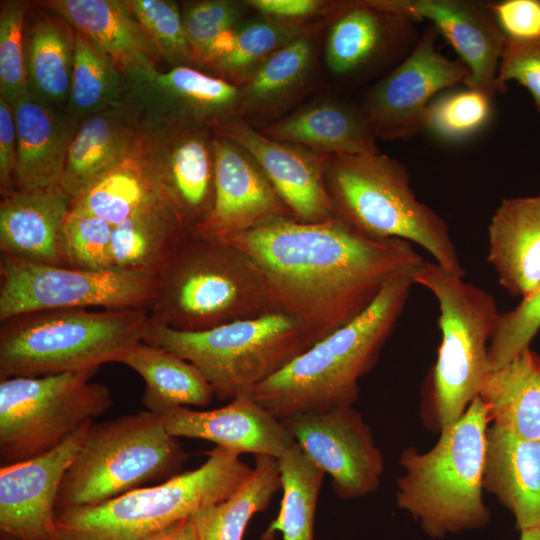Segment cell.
Segmentation results:
<instances>
[{
    "label": "cell",
    "instance_id": "obj_1",
    "mask_svg": "<svg viewBox=\"0 0 540 540\" xmlns=\"http://www.w3.org/2000/svg\"><path fill=\"white\" fill-rule=\"evenodd\" d=\"M221 240L258 266L274 312L294 319L310 347L425 262L410 242L368 236L337 215L320 222L280 217Z\"/></svg>",
    "mask_w": 540,
    "mask_h": 540
},
{
    "label": "cell",
    "instance_id": "obj_2",
    "mask_svg": "<svg viewBox=\"0 0 540 540\" xmlns=\"http://www.w3.org/2000/svg\"><path fill=\"white\" fill-rule=\"evenodd\" d=\"M412 275L386 284L358 317L256 386L253 398L279 419L353 406L359 380L374 367L404 311Z\"/></svg>",
    "mask_w": 540,
    "mask_h": 540
},
{
    "label": "cell",
    "instance_id": "obj_3",
    "mask_svg": "<svg viewBox=\"0 0 540 540\" xmlns=\"http://www.w3.org/2000/svg\"><path fill=\"white\" fill-rule=\"evenodd\" d=\"M150 319L197 332L274 312L264 276L237 247L190 233L159 272Z\"/></svg>",
    "mask_w": 540,
    "mask_h": 540
},
{
    "label": "cell",
    "instance_id": "obj_4",
    "mask_svg": "<svg viewBox=\"0 0 540 540\" xmlns=\"http://www.w3.org/2000/svg\"><path fill=\"white\" fill-rule=\"evenodd\" d=\"M489 419L479 396L427 452L404 450L396 502L433 538L484 527L490 513L482 498Z\"/></svg>",
    "mask_w": 540,
    "mask_h": 540
},
{
    "label": "cell",
    "instance_id": "obj_5",
    "mask_svg": "<svg viewBox=\"0 0 540 540\" xmlns=\"http://www.w3.org/2000/svg\"><path fill=\"white\" fill-rule=\"evenodd\" d=\"M144 308L57 309L1 321L0 379L98 370L143 341Z\"/></svg>",
    "mask_w": 540,
    "mask_h": 540
},
{
    "label": "cell",
    "instance_id": "obj_6",
    "mask_svg": "<svg viewBox=\"0 0 540 540\" xmlns=\"http://www.w3.org/2000/svg\"><path fill=\"white\" fill-rule=\"evenodd\" d=\"M325 182L335 214L357 230L415 243L441 267L464 278L447 222L418 199L403 163L381 152L335 155Z\"/></svg>",
    "mask_w": 540,
    "mask_h": 540
},
{
    "label": "cell",
    "instance_id": "obj_7",
    "mask_svg": "<svg viewBox=\"0 0 540 540\" xmlns=\"http://www.w3.org/2000/svg\"><path fill=\"white\" fill-rule=\"evenodd\" d=\"M198 468L100 504L57 509L53 540H144L230 497L252 468L216 447Z\"/></svg>",
    "mask_w": 540,
    "mask_h": 540
},
{
    "label": "cell",
    "instance_id": "obj_8",
    "mask_svg": "<svg viewBox=\"0 0 540 540\" xmlns=\"http://www.w3.org/2000/svg\"><path fill=\"white\" fill-rule=\"evenodd\" d=\"M189 454L150 411L89 425L60 485L56 510L91 506L180 474Z\"/></svg>",
    "mask_w": 540,
    "mask_h": 540
},
{
    "label": "cell",
    "instance_id": "obj_9",
    "mask_svg": "<svg viewBox=\"0 0 540 540\" xmlns=\"http://www.w3.org/2000/svg\"><path fill=\"white\" fill-rule=\"evenodd\" d=\"M143 342L195 365L220 401L252 394L310 348L298 323L279 312L197 332L175 330L150 319Z\"/></svg>",
    "mask_w": 540,
    "mask_h": 540
},
{
    "label": "cell",
    "instance_id": "obj_10",
    "mask_svg": "<svg viewBox=\"0 0 540 540\" xmlns=\"http://www.w3.org/2000/svg\"><path fill=\"white\" fill-rule=\"evenodd\" d=\"M439 305L441 344L433 370L435 410L440 428L457 421L478 395L489 372L488 346L500 312L494 297L436 262L413 273Z\"/></svg>",
    "mask_w": 540,
    "mask_h": 540
},
{
    "label": "cell",
    "instance_id": "obj_11",
    "mask_svg": "<svg viewBox=\"0 0 540 540\" xmlns=\"http://www.w3.org/2000/svg\"><path fill=\"white\" fill-rule=\"evenodd\" d=\"M97 370L0 379V465L53 450L112 405Z\"/></svg>",
    "mask_w": 540,
    "mask_h": 540
},
{
    "label": "cell",
    "instance_id": "obj_12",
    "mask_svg": "<svg viewBox=\"0 0 540 540\" xmlns=\"http://www.w3.org/2000/svg\"><path fill=\"white\" fill-rule=\"evenodd\" d=\"M156 275L128 270H86L34 263L0 254V322L57 309H149Z\"/></svg>",
    "mask_w": 540,
    "mask_h": 540
},
{
    "label": "cell",
    "instance_id": "obj_13",
    "mask_svg": "<svg viewBox=\"0 0 540 540\" xmlns=\"http://www.w3.org/2000/svg\"><path fill=\"white\" fill-rule=\"evenodd\" d=\"M429 25L411 53L367 92L361 109L377 140H405L424 130L426 110L440 91L465 84L469 70L437 46Z\"/></svg>",
    "mask_w": 540,
    "mask_h": 540
},
{
    "label": "cell",
    "instance_id": "obj_14",
    "mask_svg": "<svg viewBox=\"0 0 540 540\" xmlns=\"http://www.w3.org/2000/svg\"><path fill=\"white\" fill-rule=\"evenodd\" d=\"M281 420L305 455L331 477L337 496L357 499L378 488L384 458L371 428L353 406Z\"/></svg>",
    "mask_w": 540,
    "mask_h": 540
},
{
    "label": "cell",
    "instance_id": "obj_15",
    "mask_svg": "<svg viewBox=\"0 0 540 540\" xmlns=\"http://www.w3.org/2000/svg\"><path fill=\"white\" fill-rule=\"evenodd\" d=\"M416 22L366 0L338 1L327 18L324 60L337 78L357 84L391 71L417 45Z\"/></svg>",
    "mask_w": 540,
    "mask_h": 540
},
{
    "label": "cell",
    "instance_id": "obj_16",
    "mask_svg": "<svg viewBox=\"0 0 540 540\" xmlns=\"http://www.w3.org/2000/svg\"><path fill=\"white\" fill-rule=\"evenodd\" d=\"M212 130L254 158L294 218L320 222L336 215L325 182L331 155L271 139L237 116L218 122Z\"/></svg>",
    "mask_w": 540,
    "mask_h": 540
},
{
    "label": "cell",
    "instance_id": "obj_17",
    "mask_svg": "<svg viewBox=\"0 0 540 540\" xmlns=\"http://www.w3.org/2000/svg\"><path fill=\"white\" fill-rule=\"evenodd\" d=\"M371 6L414 22L428 20L469 70L465 86L493 98L506 36L490 2L473 0H366Z\"/></svg>",
    "mask_w": 540,
    "mask_h": 540
},
{
    "label": "cell",
    "instance_id": "obj_18",
    "mask_svg": "<svg viewBox=\"0 0 540 540\" xmlns=\"http://www.w3.org/2000/svg\"><path fill=\"white\" fill-rule=\"evenodd\" d=\"M215 133V132H214ZM214 200L207 217L191 232L223 239L280 217H293L254 158L215 133Z\"/></svg>",
    "mask_w": 540,
    "mask_h": 540
},
{
    "label": "cell",
    "instance_id": "obj_19",
    "mask_svg": "<svg viewBox=\"0 0 540 540\" xmlns=\"http://www.w3.org/2000/svg\"><path fill=\"white\" fill-rule=\"evenodd\" d=\"M92 422L49 452L1 466V534L15 540H53L60 485Z\"/></svg>",
    "mask_w": 540,
    "mask_h": 540
},
{
    "label": "cell",
    "instance_id": "obj_20",
    "mask_svg": "<svg viewBox=\"0 0 540 540\" xmlns=\"http://www.w3.org/2000/svg\"><path fill=\"white\" fill-rule=\"evenodd\" d=\"M160 417L172 436L210 441L237 456L251 453L278 459L295 443L283 421L252 394L240 395L211 410L179 406Z\"/></svg>",
    "mask_w": 540,
    "mask_h": 540
},
{
    "label": "cell",
    "instance_id": "obj_21",
    "mask_svg": "<svg viewBox=\"0 0 540 540\" xmlns=\"http://www.w3.org/2000/svg\"><path fill=\"white\" fill-rule=\"evenodd\" d=\"M128 78L137 84L144 104L156 112L161 131L184 123L212 128L236 116L240 86L195 67L177 66L166 72L156 69Z\"/></svg>",
    "mask_w": 540,
    "mask_h": 540
},
{
    "label": "cell",
    "instance_id": "obj_22",
    "mask_svg": "<svg viewBox=\"0 0 540 540\" xmlns=\"http://www.w3.org/2000/svg\"><path fill=\"white\" fill-rule=\"evenodd\" d=\"M72 200L60 186L16 189L0 203V249L34 263L71 267L64 223Z\"/></svg>",
    "mask_w": 540,
    "mask_h": 540
},
{
    "label": "cell",
    "instance_id": "obj_23",
    "mask_svg": "<svg viewBox=\"0 0 540 540\" xmlns=\"http://www.w3.org/2000/svg\"><path fill=\"white\" fill-rule=\"evenodd\" d=\"M323 28L288 43L240 86L237 117L261 129L293 110L314 84Z\"/></svg>",
    "mask_w": 540,
    "mask_h": 540
},
{
    "label": "cell",
    "instance_id": "obj_24",
    "mask_svg": "<svg viewBox=\"0 0 540 540\" xmlns=\"http://www.w3.org/2000/svg\"><path fill=\"white\" fill-rule=\"evenodd\" d=\"M12 108L17 133L14 190L59 186L76 124L29 90Z\"/></svg>",
    "mask_w": 540,
    "mask_h": 540
},
{
    "label": "cell",
    "instance_id": "obj_25",
    "mask_svg": "<svg viewBox=\"0 0 540 540\" xmlns=\"http://www.w3.org/2000/svg\"><path fill=\"white\" fill-rule=\"evenodd\" d=\"M44 6L63 18L126 76L156 70L159 56L125 1L53 0Z\"/></svg>",
    "mask_w": 540,
    "mask_h": 540
},
{
    "label": "cell",
    "instance_id": "obj_26",
    "mask_svg": "<svg viewBox=\"0 0 540 540\" xmlns=\"http://www.w3.org/2000/svg\"><path fill=\"white\" fill-rule=\"evenodd\" d=\"M487 262L512 296L540 286V194L501 201L488 226Z\"/></svg>",
    "mask_w": 540,
    "mask_h": 540
},
{
    "label": "cell",
    "instance_id": "obj_27",
    "mask_svg": "<svg viewBox=\"0 0 540 540\" xmlns=\"http://www.w3.org/2000/svg\"><path fill=\"white\" fill-rule=\"evenodd\" d=\"M257 130L271 139L331 156L380 153L361 107L339 99L306 103Z\"/></svg>",
    "mask_w": 540,
    "mask_h": 540
},
{
    "label": "cell",
    "instance_id": "obj_28",
    "mask_svg": "<svg viewBox=\"0 0 540 540\" xmlns=\"http://www.w3.org/2000/svg\"><path fill=\"white\" fill-rule=\"evenodd\" d=\"M212 128L184 123L165 133L160 151L162 183L191 232L209 214L214 200Z\"/></svg>",
    "mask_w": 540,
    "mask_h": 540
},
{
    "label": "cell",
    "instance_id": "obj_29",
    "mask_svg": "<svg viewBox=\"0 0 540 540\" xmlns=\"http://www.w3.org/2000/svg\"><path fill=\"white\" fill-rule=\"evenodd\" d=\"M483 487L514 515L518 530L540 527V440L488 427Z\"/></svg>",
    "mask_w": 540,
    "mask_h": 540
},
{
    "label": "cell",
    "instance_id": "obj_30",
    "mask_svg": "<svg viewBox=\"0 0 540 540\" xmlns=\"http://www.w3.org/2000/svg\"><path fill=\"white\" fill-rule=\"evenodd\" d=\"M124 105L81 122L66 156L60 188L73 201L121 164L140 140L134 118Z\"/></svg>",
    "mask_w": 540,
    "mask_h": 540
},
{
    "label": "cell",
    "instance_id": "obj_31",
    "mask_svg": "<svg viewBox=\"0 0 540 540\" xmlns=\"http://www.w3.org/2000/svg\"><path fill=\"white\" fill-rule=\"evenodd\" d=\"M190 233L176 204L171 199H164L113 226L110 269L158 276Z\"/></svg>",
    "mask_w": 540,
    "mask_h": 540
},
{
    "label": "cell",
    "instance_id": "obj_32",
    "mask_svg": "<svg viewBox=\"0 0 540 540\" xmlns=\"http://www.w3.org/2000/svg\"><path fill=\"white\" fill-rule=\"evenodd\" d=\"M140 140L121 164L74 199L71 206L115 226L164 199L172 200L161 180L159 154L142 157L144 144Z\"/></svg>",
    "mask_w": 540,
    "mask_h": 540
},
{
    "label": "cell",
    "instance_id": "obj_33",
    "mask_svg": "<svg viewBox=\"0 0 540 540\" xmlns=\"http://www.w3.org/2000/svg\"><path fill=\"white\" fill-rule=\"evenodd\" d=\"M494 426L540 440V355L530 347L485 376L478 395Z\"/></svg>",
    "mask_w": 540,
    "mask_h": 540
},
{
    "label": "cell",
    "instance_id": "obj_34",
    "mask_svg": "<svg viewBox=\"0 0 540 540\" xmlns=\"http://www.w3.org/2000/svg\"><path fill=\"white\" fill-rule=\"evenodd\" d=\"M145 381L142 403L161 415L179 406L206 407L215 398L201 371L189 361L164 348L138 343L120 360Z\"/></svg>",
    "mask_w": 540,
    "mask_h": 540
},
{
    "label": "cell",
    "instance_id": "obj_35",
    "mask_svg": "<svg viewBox=\"0 0 540 540\" xmlns=\"http://www.w3.org/2000/svg\"><path fill=\"white\" fill-rule=\"evenodd\" d=\"M24 49L28 90L66 112L75 55L72 27L58 15L25 22Z\"/></svg>",
    "mask_w": 540,
    "mask_h": 540
},
{
    "label": "cell",
    "instance_id": "obj_36",
    "mask_svg": "<svg viewBox=\"0 0 540 540\" xmlns=\"http://www.w3.org/2000/svg\"><path fill=\"white\" fill-rule=\"evenodd\" d=\"M282 489L278 460L256 455L250 476L227 499L196 511L191 519L199 540H243L253 516Z\"/></svg>",
    "mask_w": 540,
    "mask_h": 540
},
{
    "label": "cell",
    "instance_id": "obj_37",
    "mask_svg": "<svg viewBox=\"0 0 540 540\" xmlns=\"http://www.w3.org/2000/svg\"><path fill=\"white\" fill-rule=\"evenodd\" d=\"M326 20L301 23L259 15L242 21L234 29L228 47L208 68L220 78L241 86L278 50L300 36L325 27Z\"/></svg>",
    "mask_w": 540,
    "mask_h": 540
},
{
    "label": "cell",
    "instance_id": "obj_38",
    "mask_svg": "<svg viewBox=\"0 0 540 540\" xmlns=\"http://www.w3.org/2000/svg\"><path fill=\"white\" fill-rule=\"evenodd\" d=\"M277 460L282 484L280 510L261 540H270L276 532L282 534V540H314V518L325 473L296 442Z\"/></svg>",
    "mask_w": 540,
    "mask_h": 540
},
{
    "label": "cell",
    "instance_id": "obj_39",
    "mask_svg": "<svg viewBox=\"0 0 540 540\" xmlns=\"http://www.w3.org/2000/svg\"><path fill=\"white\" fill-rule=\"evenodd\" d=\"M115 64L75 31V55L66 113L79 121L121 105V77Z\"/></svg>",
    "mask_w": 540,
    "mask_h": 540
},
{
    "label": "cell",
    "instance_id": "obj_40",
    "mask_svg": "<svg viewBox=\"0 0 540 540\" xmlns=\"http://www.w3.org/2000/svg\"><path fill=\"white\" fill-rule=\"evenodd\" d=\"M492 99L467 87L437 96L426 110L424 129L446 142L466 140L488 124Z\"/></svg>",
    "mask_w": 540,
    "mask_h": 540
},
{
    "label": "cell",
    "instance_id": "obj_41",
    "mask_svg": "<svg viewBox=\"0 0 540 540\" xmlns=\"http://www.w3.org/2000/svg\"><path fill=\"white\" fill-rule=\"evenodd\" d=\"M125 2L160 59L173 67L197 65L176 3L166 0Z\"/></svg>",
    "mask_w": 540,
    "mask_h": 540
},
{
    "label": "cell",
    "instance_id": "obj_42",
    "mask_svg": "<svg viewBox=\"0 0 540 540\" xmlns=\"http://www.w3.org/2000/svg\"><path fill=\"white\" fill-rule=\"evenodd\" d=\"M250 10L246 1L203 0L185 4L182 20L196 64L206 66L217 42L240 24Z\"/></svg>",
    "mask_w": 540,
    "mask_h": 540
},
{
    "label": "cell",
    "instance_id": "obj_43",
    "mask_svg": "<svg viewBox=\"0 0 540 540\" xmlns=\"http://www.w3.org/2000/svg\"><path fill=\"white\" fill-rule=\"evenodd\" d=\"M27 4L5 1L0 11V98L11 106L28 92L24 31Z\"/></svg>",
    "mask_w": 540,
    "mask_h": 540
},
{
    "label": "cell",
    "instance_id": "obj_44",
    "mask_svg": "<svg viewBox=\"0 0 540 540\" xmlns=\"http://www.w3.org/2000/svg\"><path fill=\"white\" fill-rule=\"evenodd\" d=\"M112 229L113 226L106 220L71 206L64 223L70 266L86 270H111Z\"/></svg>",
    "mask_w": 540,
    "mask_h": 540
},
{
    "label": "cell",
    "instance_id": "obj_45",
    "mask_svg": "<svg viewBox=\"0 0 540 540\" xmlns=\"http://www.w3.org/2000/svg\"><path fill=\"white\" fill-rule=\"evenodd\" d=\"M540 330V286L512 310L500 313L488 346L489 371L495 370L524 349Z\"/></svg>",
    "mask_w": 540,
    "mask_h": 540
},
{
    "label": "cell",
    "instance_id": "obj_46",
    "mask_svg": "<svg viewBox=\"0 0 540 540\" xmlns=\"http://www.w3.org/2000/svg\"><path fill=\"white\" fill-rule=\"evenodd\" d=\"M516 81L531 94L540 113V37L531 40L505 39L498 67V92L506 91V84Z\"/></svg>",
    "mask_w": 540,
    "mask_h": 540
},
{
    "label": "cell",
    "instance_id": "obj_47",
    "mask_svg": "<svg viewBox=\"0 0 540 540\" xmlns=\"http://www.w3.org/2000/svg\"><path fill=\"white\" fill-rule=\"evenodd\" d=\"M497 24L507 38L540 37V0H505L490 3Z\"/></svg>",
    "mask_w": 540,
    "mask_h": 540
},
{
    "label": "cell",
    "instance_id": "obj_48",
    "mask_svg": "<svg viewBox=\"0 0 540 540\" xmlns=\"http://www.w3.org/2000/svg\"><path fill=\"white\" fill-rule=\"evenodd\" d=\"M259 15L288 22L310 23L327 19L335 1L324 0H246Z\"/></svg>",
    "mask_w": 540,
    "mask_h": 540
},
{
    "label": "cell",
    "instance_id": "obj_49",
    "mask_svg": "<svg viewBox=\"0 0 540 540\" xmlns=\"http://www.w3.org/2000/svg\"><path fill=\"white\" fill-rule=\"evenodd\" d=\"M17 133L12 106L0 98V188L4 196L14 190Z\"/></svg>",
    "mask_w": 540,
    "mask_h": 540
},
{
    "label": "cell",
    "instance_id": "obj_50",
    "mask_svg": "<svg viewBox=\"0 0 540 540\" xmlns=\"http://www.w3.org/2000/svg\"><path fill=\"white\" fill-rule=\"evenodd\" d=\"M144 540H199L191 517L180 520Z\"/></svg>",
    "mask_w": 540,
    "mask_h": 540
},
{
    "label": "cell",
    "instance_id": "obj_51",
    "mask_svg": "<svg viewBox=\"0 0 540 540\" xmlns=\"http://www.w3.org/2000/svg\"><path fill=\"white\" fill-rule=\"evenodd\" d=\"M519 540H540V527L521 530Z\"/></svg>",
    "mask_w": 540,
    "mask_h": 540
},
{
    "label": "cell",
    "instance_id": "obj_52",
    "mask_svg": "<svg viewBox=\"0 0 540 540\" xmlns=\"http://www.w3.org/2000/svg\"><path fill=\"white\" fill-rule=\"evenodd\" d=\"M0 540H12V538H10V537H8V536H6V535L1 534Z\"/></svg>",
    "mask_w": 540,
    "mask_h": 540
}]
</instances>
